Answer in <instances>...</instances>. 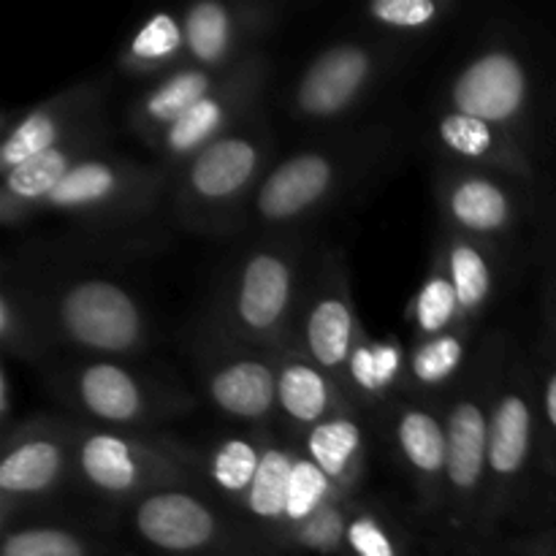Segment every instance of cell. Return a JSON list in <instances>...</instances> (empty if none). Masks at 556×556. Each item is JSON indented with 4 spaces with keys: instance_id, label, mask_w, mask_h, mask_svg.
Segmentation results:
<instances>
[{
    "instance_id": "obj_1",
    "label": "cell",
    "mask_w": 556,
    "mask_h": 556,
    "mask_svg": "<svg viewBox=\"0 0 556 556\" xmlns=\"http://www.w3.org/2000/svg\"><path fill=\"white\" fill-rule=\"evenodd\" d=\"M546 525H556V500L543 467L541 413L530 345H521L508 331L489 410L481 543L497 532L538 530Z\"/></svg>"
},
{
    "instance_id": "obj_2",
    "label": "cell",
    "mask_w": 556,
    "mask_h": 556,
    "mask_svg": "<svg viewBox=\"0 0 556 556\" xmlns=\"http://www.w3.org/2000/svg\"><path fill=\"white\" fill-rule=\"evenodd\" d=\"M394 152L396 128L389 123L329 130L324 139L275 161L244 212L239 233H299L367 182Z\"/></svg>"
},
{
    "instance_id": "obj_3",
    "label": "cell",
    "mask_w": 556,
    "mask_h": 556,
    "mask_svg": "<svg viewBox=\"0 0 556 556\" xmlns=\"http://www.w3.org/2000/svg\"><path fill=\"white\" fill-rule=\"evenodd\" d=\"M505 329L481 334L470 367L443 400L448 459L438 521L429 535L432 556H472L481 546L483 500H486L489 410L500 372Z\"/></svg>"
},
{
    "instance_id": "obj_4",
    "label": "cell",
    "mask_w": 556,
    "mask_h": 556,
    "mask_svg": "<svg viewBox=\"0 0 556 556\" xmlns=\"http://www.w3.org/2000/svg\"><path fill=\"white\" fill-rule=\"evenodd\" d=\"M313 261L299 233L258 237L228 269L199 329L275 356L291 351Z\"/></svg>"
},
{
    "instance_id": "obj_5",
    "label": "cell",
    "mask_w": 556,
    "mask_h": 556,
    "mask_svg": "<svg viewBox=\"0 0 556 556\" xmlns=\"http://www.w3.org/2000/svg\"><path fill=\"white\" fill-rule=\"evenodd\" d=\"M168 185L172 172L157 161L101 150L63 179L41 215L54 212L79 226L87 239H103L109 248L150 253L166 239Z\"/></svg>"
},
{
    "instance_id": "obj_6",
    "label": "cell",
    "mask_w": 556,
    "mask_h": 556,
    "mask_svg": "<svg viewBox=\"0 0 556 556\" xmlns=\"http://www.w3.org/2000/svg\"><path fill=\"white\" fill-rule=\"evenodd\" d=\"M275 130L264 112L204 147L172 174L168 223L195 237L239 233L255 190L275 166Z\"/></svg>"
},
{
    "instance_id": "obj_7",
    "label": "cell",
    "mask_w": 556,
    "mask_h": 556,
    "mask_svg": "<svg viewBox=\"0 0 556 556\" xmlns=\"http://www.w3.org/2000/svg\"><path fill=\"white\" fill-rule=\"evenodd\" d=\"M30 291L52 356L128 358L150 351L152 326L144 302L114 277L81 275L43 286L38 277H22ZM52 358V362H54Z\"/></svg>"
},
{
    "instance_id": "obj_8",
    "label": "cell",
    "mask_w": 556,
    "mask_h": 556,
    "mask_svg": "<svg viewBox=\"0 0 556 556\" xmlns=\"http://www.w3.org/2000/svg\"><path fill=\"white\" fill-rule=\"evenodd\" d=\"M168 489H206L199 445L166 432H119L79 421L76 492L114 521L139 500Z\"/></svg>"
},
{
    "instance_id": "obj_9",
    "label": "cell",
    "mask_w": 556,
    "mask_h": 556,
    "mask_svg": "<svg viewBox=\"0 0 556 556\" xmlns=\"http://www.w3.org/2000/svg\"><path fill=\"white\" fill-rule=\"evenodd\" d=\"M65 416L119 432H163L195 407V396L174 380L128 358L58 356L41 369Z\"/></svg>"
},
{
    "instance_id": "obj_10",
    "label": "cell",
    "mask_w": 556,
    "mask_h": 556,
    "mask_svg": "<svg viewBox=\"0 0 556 556\" xmlns=\"http://www.w3.org/2000/svg\"><path fill=\"white\" fill-rule=\"evenodd\" d=\"M410 43L362 33L326 43L304 63L286 96V109L309 128H340L405 63Z\"/></svg>"
},
{
    "instance_id": "obj_11",
    "label": "cell",
    "mask_w": 556,
    "mask_h": 556,
    "mask_svg": "<svg viewBox=\"0 0 556 556\" xmlns=\"http://www.w3.org/2000/svg\"><path fill=\"white\" fill-rule=\"evenodd\" d=\"M119 525L150 556H286L206 489L150 494L125 510Z\"/></svg>"
},
{
    "instance_id": "obj_12",
    "label": "cell",
    "mask_w": 556,
    "mask_h": 556,
    "mask_svg": "<svg viewBox=\"0 0 556 556\" xmlns=\"http://www.w3.org/2000/svg\"><path fill=\"white\" fill-rule=\"evenodd\" d=\"M76 429L71 416H33L3 434L0 527L54 514L76 492Z\"/></svg>"
},
{
    "instance_id": "obj_13",
    "label": "cell",
    "mask_w": 556,
    "mask_h": 556,
    "mask_svg": "<svg viewBox=\"0 0 556 556\" xmlns=\"http://www.w3.org/2000/svg\"><path fill=\"white\" fill-rule=\"evenodd\" d=\"M375 429L383 434L391 459L405 478L410 492V514L429 548V535L443 503L445 459H448L443 402L400 394L389 402Z\"/></svg>"
},
{
    "instance_id": "obj_14",
    "label": "cell",
    "mask_w": 556,
    "mask_h": 556,
    "mask_svg": "<svg viewBox=\"0 0 556 556\" xmlns=\"http://www.w3.org/2000/svg\"><path fill=\"white\" fill-rule=\"evenodd\" d=\"M535 90L530 60L510 43L492 41L478 47L448 76L440 106L500 125L527 144Z\"/></svg>"
},
{
    "instance_id": "obj_15",
    "label": "cell",
    "mask_w": 556,
    "mask_h": 556,
    "mask_svg": "<svg viewBox=\"0 0 556 556\" xmlns=\"http://www.w3.org/2000/svg\"><path fill=\"white\" fill-rule=\"evenodd\" d=\"M195 372L210 405L250 432L277 424V356L195 329Z\"/></svg>"
},
{
    "instance_id": "obj_16",
    "label": "cell",
    "mask_w": 556,
    "mask_h": 556,
    "mask_svg": "<svg viewBox=\"0 0 556 556\" xmlns=\"http://www.w3.org/2000/svg\"><path fill=\"white\" fill-rule=\"evenodd\" d=\"M434 201L445 228L510 253L530 215V185L440 161L434 172Z\"/></svg>"
},
{
    "instance_id": "obj_17",
    "label": "cell",
    "mask_w": 556,
    "mask_h": 556,
    "mask_svg": "<svg viewBox=\"0 0 556 556\" xmlns=\"http://www.w3.org/2000/svg\"><path fill=\"white\" fill-rule=\"evenodd\" d=\"M364 334L367 329L358 320L345 255L326 250L313 261L293 348L326 369L348 394V364Z\"/></svg>"
},
{
    "instance_id": "obj_18",
    "label": "cell",
    "mask_w": 556,
    "mask_h": 556,
    "mask_svg": "<svg viewBox=\"0 0 556 556\" xmlns=\"http://www.w3.org/2000/svg\"><path fill=\"white\" fill-rule=\"evenodd\" d=\"M271 74H275V63L264 49L233 65L215 90L206 92L185 117H179L157 139V144L152 147V161L174 174L212 141L261 112V98L269 87Z\"/></svg>"
},
{
    "instance_id": "obj_19",
    "label": "cell",
    "mask_w": 556,
    "mask_h": 556,
    "mask_svg": "<svg viewBox=\"0 0 556 556\" xmlns=\"http://www.w3.org/2000/svg\"><path fill=\"white\" fill-rule=\"evenodd\" d=\"M101 125H109L106 85L101 79L60 90L58 96L25 109L16 119L5 123L0 141V174L14 172L22 163Z\"/></svg>"
},
{
    "instance_id": "obj_20",
    "label": "cell",
    "mask_w": 556,
    "mask_h": 556,
    "mask_svg": "<svg viewBox=\"0 0 556 556\" xmlns=\"http://www.w3.org/2000/svg\"><path fill=\"white\" fill-rule=\"evenodd\" d=\"M277 3L199 0L182 11L185 65L226 71L261 52L258 43L277 25Z\"/></svg>"
},
{
    "instance_id": "obj_21",
    "label": "cell",
    "mask_w": 556,
    "mask_h": 556,
    "mask_svg": "<svg viewBox=\"0 0 556 556\" xmlns=\"http://www.w3.org/2000/svg\"><path fill=\"white\" fill-rule=\"evenodd\" d=\"M432 139L440 161L445 163L503 174L521 185H532L538 177L530 147L519 136L486 119L438 106L432 117Z\"/></svg>"
},
{
    "instance_id": "obj_22",
    "label": "cell",
    "mask_w": 556,
    "mask_h": 556,
    "mask_svg": "<svg viewBox=\"0 0 556 556\" xmlns=\"http://www.w3.org/2000/svg\"><path fill=\"white\" fill-rule=\"evenodd\" d=\"M109 125L92 128L33 161L22 163L14 172L3 174V190H0V220L9 231L27 226L33 217L41 215L49 195L63 185V179L96 152L106 150Z\"/></svg>"
},
{
    "instance_id": "obj_23",
    "label": "cell",
    "mask_w": 556,
    "mask_h": 556,
    "mask_svg": "<svg viewBox=\"0 0 556 556\" xmlns=\"http://www.w3.org/2000/svg\"><path fill=\"white\" fill-rule=\"evenodd\" d=\"M340 413L362 410L326 369L296 348L277 356V424L286 438L299 443L315 427Z\"/></svg>"
},
{
    "instance_id": "obj_24",
    "label": "cell",
    "mask_w": 556,
    "mask_h": 556,
    "mask_svg": "<svg viewBox=\"0 0 556 556\" xmlns=\"http://www.w3.org/2000/svg\"><path fill=\"white\" fill-rule=\"evenodd\" d=\"M508 250L440 226L432 258L445 269L459 299L462 315L476 329H481L489 309L503 293L508 280Z\"/></svg>"
},
{
    "instance_id": "obj_25",
    "label": "cell",
    "mask_w": 556,
    "mask_h": 556,
    "mask_svg": "<svg viewBox=\"0 0 556 556\" xmlns=\"http://www.w3.org/2000/svg\"><path fill=\"white\" fill-rule=\"evenodd\" d=\"M226 71L195 68V65H182L172 71L163 79L152 81L144 92H139L134 103L128 106V128L141 144H157L163 134L177 123L179 117L190 112L206 92L215 90L223 81Z\"/></svg>"
},
{
    "instance_id": "obj_26",
    "label": "cell",
    "mask_w": 556,
    "mask_h": 556,
    "mask_svg": "<svg viewBox=\"0 0 556 556\" xmlns=\"http://www.w3.org/2000/svg\"><path fill=\"white\" fill-rule=\"evenodd\" d=\"M296 456V440L269 432L258 476H255L253 489H250L248 500H244L242 510H239V519L282 554H286L288 535V489H291Z\"/></svg>"
},
{
    "instance_id": "obj_27",
    "label": "cell",
    "mask_w": 556,
    "mask_h": 556,
    "mask_svg": "<svg viewBox=\"0 0 556 556\" xmlns=\"http://www.w3.org/2000/svg\"><path fill=\"white\" fill-rule=\"evenodd\" d=\"M369 421L362 413H340L299 440L304 454L324 470L331 486L345 497L364 494L369 472Z\"/></svg>"
},
{
    "instance_id": "obj_28",
    "label": "cell",
    "mask_w": 556,
    "mask_h": 556,
    "mask_svg": "<svg viewBox=\"0 0 556 556\" xmlns=\"http://www.w3.org/2000/svg\"><path fill=\"white\" fill-rule=\"evenodd\" d=\"M478 342H481V334L472 326H462V329L445 331L429 340H410L402 394L443 402L470 367Z\"/></svg>"
},
{
    "instance_id": "obj_29",
    "label": "cell",
    "mask_w": 556,
    "mask_h": 556,
    "mask_svg": "<svg viewBox=\"0 0 556 556\" xmlns=\"http://www.w3.org/2000/svg\"><path fill=\"white\" fill-rule=\"evenodd\" d=\"M345 556H432L410 510H400L383 497H353Z\"/></svg>"
},
{
    "instance_id": "obj_30",
    "label": "cell",
    "mask_w": 556,
    "mask_h": 556,
    "mask_svg": "<svg viewBox=\"0 0 556 556\" xmlns=\"http://www.w3.org/2000/svg\"><path fill=\"white\" fill-rule=\"evenodd\" d=\"M0 530V556H117L103 532L71 516H30Z\"/></svg>"
},
{
    "instance_id": "obj_31",
    "label": "cell",
    "mask_w": 556,
    "mask_h": 556,
    "mask_svg": "<svg viewBox=\"0 0 556 556\" xmlns=\"http://www.w3.org/2000/svg\"><path fill=\"white\" fill-rule=\"evenodd\" d=\"M266 438L269 432H244L226 434L201 448V465H204V486L210 497H215L223 508L239 516L250 489H253L258 467L264 462Z\"/></svg>"
},
{
    "instance_id": "obj_32",
    "label": "cell",
    "mask_w": 556,
    "mask_h": 556,
    "mask_svg": "<svg viewBox=\"0 0 556 556\" xmlns=\"http://www.w3.org/2000/svg\"><path fill=\"white\" fill-rule=\"evenodd\" d=\"M185 65L182 11L147 16L117 52V71L128 79H163Z\"/></svg>"
},
{
    "instance_id": "obj_33",
    "label": "cell",
    "mask_w": 556,
    "mask_h": 556,
    "mask_svg": "<svg viewBox=\"0 0 556 556\" xmlns=\"http://www.w3.org/2000/svg\"><path fill=\"white\" fill-rule=\"evenodd\" d=\"M0 348L9 358L36 369H43L54 358L38 324L30 291L11 271L3 275V293H0Z\"/></svg>"
},
{
    "instance_id": "obj_34",
    "label": "cell",
    "mask_w": 556,
    "mask_h": 556,
    "mask_svg": "<svg viewBox=\"0 0 556 556\" xmlns=\"http://www.w3.org/2000/svg\"><path fill=\"white\" fill-rule=\"evenodd\" d=\"M454 11L448 0H372L362 5L358 20L367 33L413 47V41L443 27Z\"/></svg>"
},
{
    "instance_id": "obj_35",
    "label": "cell",
    "mask_w": 556,
    "mask_h": 556,
    "mask_svg": "<svg viewBox=\"0 0 556 556\" xmlns=\"http://www.w3.org/2000/svg\"><path fill=\"white\" fill-rule=\"evenodd\" d=\"M405 320L413 331V340H429V337L470 326L465 315H462L459 299H456L448 275H445V269L434 258L429 261V269L424 275L421 286L416 288V293L407 302Z\"/></svg>"
},
{
    "instance_id": "obj_36",
    "label": "cell",
    "mask_w": 556,
    "mask_h": 556,
    "mask_svg": "<svg viewBox=\"0 0 556 556\" xmlns=\"http://www.w3.org/2000/svg\"><path fill=\"white\" fill-rule=\"evenodd\" d=\"M358 497V494H356ZM353 497L337 494L288 538V556H345Z\"/></svg>"
},
{
    "instance_id": "obj_37",
    "label": "cell",
    "mask_w": 556,
    "mask_h": 556,
    "mask_svg": "<svg viewBox=\"0 0 556 556\" xmlns=\"http://www.w3.org/2000/svg\"><path fill=\"white\" fill-rule=\"evenodd\" d=\"M532 375H535L538 413L543 434V467L556 500V340L548 331H538L530 345Z\"/></svg>"
},
{
    "instance_id": "obj_38",
    "label": "cell",
    "mask_w": 556,
    "mask_h": 556,
    "mask_svg": "<svg viewBox=\"0 0 556 556\" xmlns=\"http://www.w3.org/2000/svg\"><path fill=\"white\" fill-rule=\"evenodd\" d=\"M337 489L331 486L329 478L324 476L318 465L309 459L307 454L299 445V456L296 465H293V476H291V489H288V535H286V546L291 532L296 530L299 525L309 519L315 510L324 508L331 497H337ZM288 554V552H286Z\"/></svg>"
},
{
    "instance_id": "obj_39",
    "label": "cell",
    "mask_w": 556,
    "mask_h": 556,
    "mask_svg": "<svg viewBox=\"0 0 556 556\" xmlns=\"http://www.w3.org/2000/svg\"><path fill=\"white\" fill-rule=\"evenodd\" d=\"M472 556H556V525L489 535Z\"/></svg>"
},
{
    "instance_id": "obj_40",
    "label": "cell",
    "mask_w": 556,
    "mask_h": 556,
    "mask_svg": "<svg viewBox=\"0 0 556 556\" xmlns=\"http://www.w3.org/2000/svg\"><path fill=\"white\" fill-rule=\"evenodd\" d=\"M543 331L556 340V204L552 212V223H548L546 233V266H543Z\"/></svg>"
},
{
    "instance_id": "obj_41",
    "label": "cell",
    "mask_w": 556,
    "mask_h": 556,
    "mask_svg": "<svg viewBox=\"0 0 556 556\" xmlns=\"http://www.w3.org/2000/svg\"><path fill=\"white\" fill-rule=\"evenodd\" d=\"M20 421H14V380L11 369L3 367L0 372V434H9Z\"/></svg>"
}]
</instances>
